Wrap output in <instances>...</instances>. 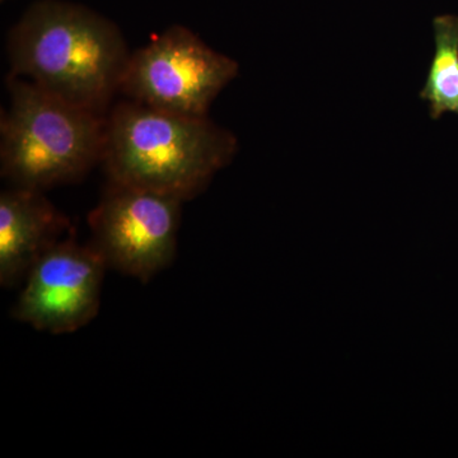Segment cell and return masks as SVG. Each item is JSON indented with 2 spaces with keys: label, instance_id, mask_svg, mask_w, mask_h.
<instances>
[{
  "label": "cell",
  "instance_id": "1",
  "mask_svg": "<svg viewBox=\"0 0 458 458\" xmlns=\"http://www.w3.org/2000/svg\"><path fill=\"white\" fill-rule=\"evenodd\" d=\"M11 71L57 98L107 114L131 53L106 18L71 3H36L9 32Z\"/></svg>",
  "mask_w": 458,
  "mask_h": 458
},
{
  "label": "cell",
  "instance_id": "2",
  "mask_svg": "<svg viewBox=\"0 0 458 458\" xmlns=\"http://www.w3.org/2000/svg\"><path fill=\"white\" fill-rule=\"evenodd\" d=\"M237 150L209 116L168 113L123 98L106 114L101 165L110 182L181 201L204 191Z\"/></svg>",
  "mask_w": 458,
  "mask_h": 458
},
{
  "label": "cell",
  "instance_id": "3",
  "mask_svg": "<svg viewBox=\"0 0 458 458\" xmlns=\"http://www.w3.org/2000/svg\"><path fill=\"white\" fill-rule=\"evenodd\" d=\"M0 123V171L16 188L45 190L83 179L104 153L106 114L8 74Z\"/></svg>",
  "mask_w": 458,
  "mask_h": 458
},
{
  "label": "cell",
  "instance_id": "4",
  "mask_svg": "<svg viewBox=\"0 0 458 458\" xmlns=\"http://www.w3.org/2000/svg\"><path fill=\"white\" fill-rule=\"evenodd\" d=\"M237 73L233 59L185 27L174 26L131 53L120 95L168 113L207 117Z\"/></svg>",
  "mask_w": 458,
  "mask_h": 458
},
{
  "label": "cell",
  "instance_id": "5",
  "mask_svg": "<svg viewBox=\"0 0 458 458\" xmlns=\"http://www.w3.org/2000/svg\"><path fill=\"white\" fill-rule=\"evenodd\" d=\"M179 199L110 182L89 213L90 246L107 269L148 283L176 255Z\"/></svg>",
  "mask_w": 458,
  "mask_h": 458
},
{
  "label": "cell",
  "instance_id": "6",
  "mask_svg": "<svg viewBox=\"0 0 458 458\" xmlns=\"http://www.w3.org/2000/svg\"><path fill=\"white\" fill-rule=\"evenodd\" d=\"M106 270L90 243L64 238L27 274L12 315L44 333H74L98 315Z\"/></svg>",
  "mask_w": 458,
  "mask_h": 458
},
{
  "label": "cell",
  "instance_id": "7",
  "mask_svg": "<svg viewBox=\"0 0 458 458\" xmlns=\"http://www.w3.org/2000/svg\"><path fill=\"white\" fill-rule=\"evenodd\" d=\"M68 218L38 190L13 188L0 195V284L25 282L42 255L64 240Z\"/></svg>",
  "mask_w": 458,
  "mask_h": 458
},
{
  "label": "cell",
  "instance_id": "8",
  "mask_svg": "<svg viewBox=\"0 0 458 458\" xmlns=\"http://www.w3.org/2000/svg\"><path fill=\"white\" fill-rule=\"evenodd\" d=\"M434 55L420 98L437 120L458 114V16L442 14L433 21Z\"/></svg>",
  "mask_w": 458,
  "mask_h": 458
}]
</instances>
